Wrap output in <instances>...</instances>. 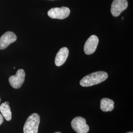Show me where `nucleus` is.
<instances>
[{
	"mask_svg": "<svg viewBox=\"0 0 133 133\" xmlns=\"http://www.w3.org/2000/svg\"><path fill=\"white\" fill-rule=\"evenodd\" d=\"M114 101L109 98H103L101 101L100 108L104 112L111 111L114 109Z\"/></svg>",
	"mask_w": 133,
	"mask_h": 133,
	"instance_id": "10",
	"label": "nucleus"
},
{
	"mask_svg": "<svg viewBox=\"0 0 133 133\" xmlns=\"http://www.w3.org/2000/svg\"><path fill=\"white\" fill-rule=\"evenodd\" d=\"M40 123V117L36 113L30 115L27 119L23 127L24 133H38Z\"/></svg>",
	"mask_w": 133,
	"mask_h": 133,
	"instance_id": "2",
	"label": "nucleus"
},
{
	"mask_svg": "<svg viewBox=\"0 0 133 133\" xmlns=\"http://www.w3.org/2000/svg\"><path fill=\"white\" fill-rule=\"evenodd\" d=\"M133 133V132H127V133Z\"/></svg>",
	"mask_w": 133,
	"mask_h": 133,
	"instance_id": "13",
	"label": "nucleus"
},
{
	"mask_svg": "<svg viewBox=\"0 0 133 133\" xmlns=\"http://www.w3.org/2000/svg\"><path fill=\"white\" fill-rule=\"evenodd\" d=\"M99 43V38L96 35H92L86 41L84 46L86 54L90 55L95 52Z\"/></svg>",
	"mask_w": 133,
	"mask_h": 133,
	"instance_id": "7",
	"label": "nucleus"
},
{
	"mask_svg": "<svg viewBox=\"0 0 133 133\" xmlns=\"http://www.w3.org/2000/svg\"><path fill=\"white\" fill-rule=\"evenodd\" d=\"M127 0H114L111 5V13L114 17H117L128 7Z\"/></svg>",
	"mask_w": 133,
	"mask_h": 133,
	"instance_id": "6",
	"label": "nucleus"
},
{
	"mask_svg": "<svg viewBox=\"0 0 133 133\" xmlns=\"http://www.w3.org/2000/svg\"><path fill=\"white\" fill-rule=\"evenodd\" d=\"M71 127L77 133H87L89 130V127L86 124L85 119L77 116L75 117L71 122Z\"/></svg>",
	"mask_w": 133,
	"mask_h": 133,
	"instance_id": "3",
	"label": "nucleus"
},
{
	"mask_svg": "<svg viewBox=\"0 0 133 133\" xmlns=\"http://www.w3.org/2000/svg\"><path fill=\"white\" fill-rule=\"evenodd\" d=\"M0 102H1V99H0Z\"/></svg>",
	"mask_w": 133,
	"mask_h": 133,
	"instance_id": "15",
	"label": "nucleus"
},
{
	"mask_svg": "<svg viewBox=\"0 0 133 133\" xmlns=\"http://www.w3.org/2000/svg\"><path fill=\"white\" fill-rule=\"evenodd\" d=\"M108 78V75L106 72L96 71L83 77L80 81V84L83 87H89L99 84Z\"/></svg>",
	"mask_w": 133,
	"mask_h": 133,
	"instance_id": "1",
	"label": "nucleus"
},
{
	"mask_svg": "<svg viewBox=\"0 0 133 133\" xmlns=\"http://www.w3.org/2000/svg\"><path fill=\"white\" fill-rule=\"evenodd\" d=\"M61 133V132H55V133Z\"/></svg>",
	"mask_w": 133,
	"mask_h": 133,
	"instance_id": "14",
	"label": "nucleus"
},
{
	"mask_svg": "<svg viewBox=\"0 0 133 133\" xmlns=\"http://www.w3.org/2000/svg\"><path fill=\"white\" fill-rule=\"evenodd\" d=\"M48 15L53 19H64L68 17L70 14L69 8L62 6L61 8H52L48 11Z\"/></svg>",
	"mask_w": 133,
	"mask_h": 133,
	"instance_id": "4",
	"label": "nucleus"
},
{
	"mask_svg": "<svg viewBox=\"0 0 133 133\" xmlns=\"http://www.w3.org/2000/svg\"><path fill=\"white\" fill-rule=\"evenodd\" d=\"M0 111L6 121H10L11 120L12 114L8 102H5L1 104L0 105Z\"/></svg>",
	"mask_w": 133,
	"mask_h": 133,
	"instance_id": "11",
	"label": "nucleus"
},
{
	"mask_svg": "<svg viewBox=\"0 0 133 133\" xmlns=\"http://www.w3.org/2000/svg\"><path fill=\"white\" fill-rule=\"evenodd\" d=\"M25 72L23 69L18 70L14 76H10L9 81L10 85L15 89H18L24 83Z\"/></svg>",
	"mask_w": 133,
	"mask_h": 133,
	"instance_id": "5",
	"label": "nucleus"
},
{
	"mask_svg": "<svg viewBox=\"0 0 133 133\" xmlns=\"http://www.w3.org/2000/svg\"><path fill=\"white\" fill-rule=\"evenodd\" d=\"M4 122V118L2 114H0V125L3 123Z\"/></svg>",
	"mask_w": 133,
	"mask_h": 133,
	"instance_id": "12",
	"label": "nucleus"
},
{
	"mask_svg": "<svg viewBox=\"0 0 133 133\" xmlns=\"http://www.w3.org/2000/svg\"><path fill=\"white\" fill-rule=\"evenodd\" d=\"M69 49L66 47L62 48L59 50L55 59V64L57 66H61L65 63L69 56Z\"/></svg>",
	"mask_w": 133,
	"mask_h": 133,
	"instance_id": "9",
	"label": "nucleus"
},
{
	"mask_svg": "<svg viewBox=\"0 0 133 133\" xmlns=\"http://www.w3.org/2000/svg\"><path fill=\"white\" fill-rule=\"evenodd\" d=\"M16 39V36L12 32H7L4 34L0 38V49H5L10 44L15 42Z\"/></svg>",
	"mask_w": 133,
	"mask_h": 133,
	"instance_id": "8",
	"label": "nucleus"
}]
</instances>
